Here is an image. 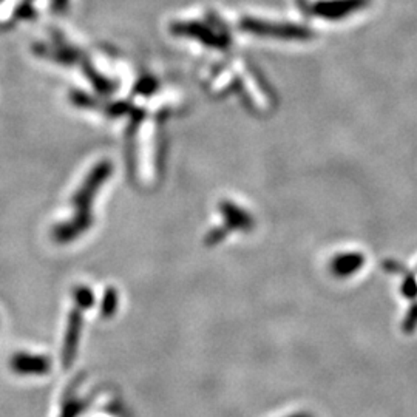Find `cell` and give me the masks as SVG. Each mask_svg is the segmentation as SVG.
<instances>
[{"instance_id": "8992f818", "label": "cell", "mask_w": 417, "mask_h": 417, "mask_svg": "<svg viewBox=\"0 0 417 417\" xmlns=\"http://www.w3.org/2000/svg\"><path fill=\"white\" fill-rule=\"evenodd\" d=\"M291 417H311L309 414H295V416H291Z\"/></svg>"}, {"instance_id": "3957f363", "label": "cell", "mask_w": 417, "mask_h": 417, "mask_svg": "<svg viewBox=\"0 0 417 417\" xmlns=\"http://www.w3.org/2000/svg\"><path fill=\"white\" fill-rule=\"evenodd\" d=\"M49 368H52V363L43 356L19 352L11 359V370L21 376H43Z\"/></svg>"}, {"instance_id": "277c9868", "label": "cell", "mask_w": 417, "mask_h": 417, "mask_svg": "<svg viewBox=\"0 0 417 417\" xmlns=\"http://www.w3.org/2000/svg\"><path fill=\"white\" fill-rule=\"evenodd\" d=\"M363 261L365 258L362 253L357 252L343 253L333 260L331 269L334 272V275L337 277H351L352 273H356L360 267L363 266Z\"/></svg>"}, {"instance_id": "7a4b0ae2", "label": "cell", "mask_w": 417, "mask_h": 417, "mask_svg": "<svg viewBox=\"0 0 417 417\" xmlns=\"http://www.w3.org/2000/svg\"><path fill=\"white\" fill-rule=\"evenodd\" d=\"M370 0H322L313 6V12L319 17L337 21L368 6Z\"/></svg>"}, {"instance_id": "6da1fadb", "label": "cell", "mask_w": 417, "mask_h": 417, "mask_svg": "<svg viewBox=\"0 0 417 417\" xmlns=\"http://www.w3.org/2000/svg\"><path fill=\"white\" fill-rule=\"evenodd\" d=\"M243 30L249 33L260 36H275L282 39H306L311 36L309 31L304 27H297L291 23H273L267 21H260V19H243Z\"/></svg>"}, {"instance_id": "5b68a950", "label": "cell", "mask_w": 417, "mask_h": 417, "mask_svg": "<svg viewBox=\"0 0 417 417\" xmlns=\"http://www.w3.org/2000/svg\"><path fill=\"white\" fill-rule=\"evenodd\" d=\"M79 315L73 314L70 319V326H68V333H67V339H65V345H64V365L68 366L71 363V360L74 357V352H76V343H78V335H79Z\"/></svg>"}]
</instances>
